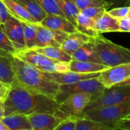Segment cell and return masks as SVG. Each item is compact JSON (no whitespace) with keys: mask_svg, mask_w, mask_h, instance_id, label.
<instances>
[{"mask_svg":"<svg viewBox=\"0 0 130 130\" xmlns=\"http://www.w3.org/2000/svg\"><path fill=\"white\" fill-rule=\"evenodd\" d=\"M96 30L99 34L120 32V27L117 19L110 16L107 11L95 21Z\"/></svg>","mask_w":130,"mask_h":130,"instance_id":"19","label":"cell"},{"mask_svg":"<svg viewBox=\"0 0 130 130\" xmlns=\"http://www.w3.org/2000/svg\"><path fill=\"white\" fill-rule=\"evenodd\" d=\"M2 122L9 130H32L28 117L22 113H13L5 116Z\"/></svg>","mask_w":130,"mask_h":130,"instance_id":"17","label":"cell"},{"mask_svg":"<svg viewBox=\"0 0 130 130\" xmlns=\"http://www.w3.org/2000/svg\"><path fill=\"white\" fill-rule=\"evenodd\" d=\"M4 116L13 113L25 115L34 113H49L54 114L59 104L44 94L30 91L17 81L10 86L3 101Z\"/></svg>","mask_w":130,"mask_h":130,"instance_id":"1","label":"cell"},{"mask_svg":"<svg viewBox=\"0 0 130 130\" xmlns=\"http://www.w3.org/2000/svg\"><path fill=\"white\" fill-rule=\"evenodd\" d=\"M0 130H9L5 126V124L2 122V120H0Z\"/></svg>","mask_w":130,"mask_h":130,"instance_id":"42","label":"cell"},{"mask_svg":"<svg viewBox=\"0 0 130 130\" xmlns=\"http://www.w3.org/2000/svg\"><path fill=\"white\" fill-rule=\"evenodd\" d=\"M129 11V6L116 7L111 10H107V13L116 19H120L128 16Z\"/></svg>","mask_w":130,"mask_h":130,"instance_id":"32","label":"cell"},{"mask_svg":"<svg viewBox=\"0 0 130 130\" xmlns=\"http://www.w3.org/2000/svg\"><path fill=\"white\" fill-rule=\"evenodd\" d=\"M127 118H129V119H130V114H129V116H128V117H127Z\"/></svg>","mask_w":130,"mask_h":130,"instance_id":"47","label":"cell"},{"mask_svg":"<svg viewBox=\"0 0 130 130\" xmlns=\"http://www.w3.org/2000/svg\"><path fill=\"white\" fill-rule=\"evenodd\" d=\"M0 56H7V57H11L13 55L11 54V53H9L7 51H5V50L0 49Z\"/></svg>","mask_w":130,"mask_h":130,"instance_id":"40","label":"cell"},{"mask_svg":"<svg viewBox=\"0 0 130 130\" xmlns=\"http://www.w3.org/2000/svg\"><path fill=\"white\" fill-rule=\"evenodd\" d=\"M90 42L102 64L113 67L130 63V50L105 38L102 34L91 37Z\"/></svg>","mask_w":130,"mask_h":130,"instance_id":"3","label":"cell"},{"mask_svg":"<svg viewBox=\"0 0 130 130\" xmlns=\"http://www.w3.org/2000/svg\"><path fill=\"white\" fill-rule=\"evenodd\" d=\"M2 24V21H1V20H0V25H1Z\"/></svg>","mask_w":130,"mask_h":130,"instance_id":"48","label":"cell"},{"mask_svg":"<svg viewBox=\"0 0 130 130\" xmlns=\"http://www.w3.org/2000/svg\"><path fill=\"white\" fill-rule=\"evenodd\" d=\"M104 89V86L98 78L86 79L70 85H60L58 92L55 97V101L60 104L69 95L75 93H88L91 94L93 99H94L98 97Z\"/></svg>","mask_w":130,"mask_h":130,"instance_id":"6","label":"cell"},{"mask_svg":"<svg viewBox=\"0 0 130 130\" xmlns=\"http://www.w3.org/2000/svg\"><path fill=\"white\" fill-rule=\"evenodd\" d=\"M76 130H118L103 123L79 117L77 120Z\"/></svg>","mask_w":130,"mask_h":130,"instance_id":"27","label":"cell"},{"mask_svg":"<svg viewBox=\"0 0 130 130\" xmlns=\"http://www.w3.org/2000/svg\"><path fill=\"white\" fill-rule=\"evenodd\" d=\"M130 77V63L122 64L100 72L98 79L105 88H110L124 82Z\"/></svg>","mask_w":130,"mask_h":130,"instance_id":"9","label":"cell"},{"mask_svg":"<svg viewBox=\"0 0 130 130\" xmlns=\"http://www.w3.org/2000/svg\"><path fill=\"white\" fill-rule=\"evenodd\" d=\"M92 99V95L88 93L72 94L59 104L54 115L64 120L70 117L79 118Z\"/></svg>","mask_w":130,"mask_h":130,"instance_id":"7","label":"cell"},{"mask_svg":"<svg viewBox=\"0 0 130 130\" xmlns=\"http://www.w3.org/2000/svg\"><path fill=\"white\" fill-rule=\"evenodd\" d=\"M71 58L73 60L77 61H86V62H91L95 63L102 64L100 59L97 56V53H95L90 42L85 43L77 50H76L72 55Z\"/></svg>","mask_w":130,"mask_h":130,"instance_id":"20","label":"cell"},{"mask_svg":"<svg viewBox=\"0 0 130 130\" xmlns=\"http://www.w3.org/2000/svg\"><path fill=\"white\" fill-rule=\"evenodd\" d=\"M35 50L47 57L58 62H70L72 60L71 56L66 53L61 47L57 46H45L41 48H36Z\"/></svg>","mask_w":130,"mask_h":130,"instance_id":"21","label":"cell"},{"mask_svg":"<svg viewBox=\"0 0 130 130\" xmlns=\"http://www.w3.org/2000/svg\"><path fill=\"white\" fill-rule=\"evenodd\" d=\"M78 10L80 11L91 7H104L107 10L113 6L112 3L105 0H72Z\"/></svg>","mask_w":130,"mask_h":130,"instance_id":"28","label":"cell"},{"mask_svg":"<svg viewBox=\"0 0 130 130\" xmlns=\"http://www.w3.org/2000/svg\"><path fill=\"white\" fill-rule=\"evenodd\" d=\"M64 16L75 27L77 26V17L80 11L72 0H56Z\"/></svg>","mask_w":130,"mask_h":130,"instance_id":"24","label":"cell"},{"mask_svg":"<svg viewBox=\"0 0 130 130\" xmlns=\"http://www.w3.org/2000/svg\"><path fill=\"white\" fill-rule=\"evenodd\" d=\"M9 17H11V15L8 14L7 8H5L3 2L0 0V20L2 23L3 24Z\"/></svg>","mask_w":130,"mask_h":130,"instance_id":"36","label":"cell"},{"mask_svg":"<svg viewBox=\"0 0 130 130\" xmlns=\"http://www.w3.org/2000/svg\"><path fill=\"white\" fill-rule=\"evenodd\" d=\"M11 61L13 72L19 85L30 91L55 100L60 85L48 78L44 72L14 55L11 57Z\"/></svg>","mask_w":130,"mask_h":130,"instance_id":"2","label":"cell"},{"mask_svg":"<svg viewBox=\"0 0 130 130\" xmlns=\"http://www.w3.org/2000/svg\"><path fill=\"white\" fill-rule=\"evenodd\" d=\"M115 129L118 130H130V119L126 118L118 121L115 125Z\"/></svg>","mask_w":130,"mask_h":130,"instance_id":"35","label":"cell"},{"mask_svg":"<svg viewBox=\"0 0 130 130\" xmlns=\"http://www.w3.org/2000/svg\"><path fill=\"white\" fill-rule=\"evenodd\" d=\"M2 25L6 35L12 43L16 51L25 50V43L22 23L11 16L2 24Z\"/></svg>","mask_w":130,"mask_h":130,"instance_id":"11","label":"cell"},{"mask_svg":"<svg viewBox=\"0 0 130 130\" xmlns=\"http://www.w3.org/2000/svg\"><path fill=\"white\" fill-rule=\"evenodd\" d=\"M129 114L130 103H128L103 106L84 110L80 117L115 128V125L118 121L127 118Z\"/></svg>","mask_w":130,"mask_h":130,"instance_id":"4","label":"cell"},{"mask_svg":"<svg viewBox=\"0 0 130 130\" xmlns=\"http://www.w3.org/2000/svg\"><path fill=\"white\" fill-rule=\"evenodd\" d=\"M0 49L7 51L12 55H15L17 52L12 43L6 35L2 24L0 25Z\"/></svg>","mask_w":130,"mask_h":130,"instance_id":"30","label":"cell"},{"mask_svg":"<svg viewBox=\"0 0 130 130\" xmlns=\"http://www.w3.org/2000/svg\"><path fill=\"white\" fill-rule=\"evenodd\" d=\"M6 93H7V91H1V90H0V98H5V95H6Z\"/></svg>","mask_w":130,"mask_h":130,"instance_id":"43","label":"cell"},{"mask_svg":"<svg viewBox=\"0 0 130 130\" xmlns=\"http://www.w3.org/2000/svg\"><path fill=\"white\" fill-rule=\"evenodd\" d=\"M123 85H130V77L129 78H127L126 80H125L124 82L116 85V86H123Z\"/></svg>","mask_w":130,"mask_h":130,"instance_id":"41","label":"cell"},{"mask_svg":"<svg viewBox=\"0 0 130 130\" xmlns=\"http://www.w3.org/2000/svg\"><path fill=\"white\" fill-rule=\"evenodd\" d=\"M69 68H70V71L74 72L96 73V72H101L110 67L103 64L86 62V61H77V60L72 59L69 62Z\"/></svg>","mask_w":130,"mask_h":130,"instance_id":"18","label":"cell"},{"mask_svg":"<svg viewBox=\"0 0 130 130\" xmlns=\"http://www.w3.org/2000/svg\"><path fill=\"white\" fill-rule=\"evenodd\" d=\"M21 3L25 8L29 12V14L37 21L38 23H41V21L45 18L48 14L38 3L36 0H17Z\"/></svg>","mask_w":130,"mask_h":130,"instance_id":"25","label":"cell"},{"mask_svg":"<svg viewBox=\"0 0 130 130\" xmlns=\"http://www.w3.org/2000/svg\"><path fill=\"white\" fill-rule=\"evenodd\" d=\"M100 72L96 73H78L71 71L63 73H48L44 72L46 77L58 85H70L80 81L98 78Z\"/></svg>","mask_w":130,"mask_h":130,"instance_id":"13","label":"cell"},{"mask_svg":"<svg viewBox=\"0 0 130 130\" xmlns=\"http://www.w3.org/2000/svg\"><path fill=\"white\" fill-rule=\"evenodd\" d=\"M3 100H4V98H0V101H3Z\"/></svg>","mask_w":130,"mask_h":130,"instance_id":"46","label":"cell"},{"mask_svg":"<svg viewBox=\"0 0 130 130\" xmlns=\"http://www.w3.org/2000/svg\"><path fill=\"white\" fill-rule=\"evenodd\" d=\"M90 38L91 37H89L79 31L68 34L67 37L61 43V48L71 56L83 45L88 43Z\"/></svg>","mask_w":130,"mask_h":130,"instance_id":"16","label":"cell"},{"mask_svg":"<svg viewBox=\"0 0 130 130\" xmlns=\"http://www.w3.org/2000/svg\"><path fill=\"white\" fill-rule=\"evenodd\" d=\"M128 17L130 18V6H129V14H128Z\"/></svg>","mask_w":130,"mask_h":130,"instance_id":"45","label":"cell"},{"mask_svg":"<svg viewBox=\"0 0 130 130\" xmlns=\"http://www.w3.org/2000/svg\"><path fill=\"white\" fill-rule=\"evenodd\" d=\"M41 26L54 30L71 34L77 31L76 27L65 17L57 14H48L41 23Z\"/></svg>","mask_w":130,"mask_h":130,"instance_id":"14","label":"cell"},{"mask_svg":"<svg viewBox=\"0 0 130 130\" xmlns=\"http://www.w3.org/2000/svg\"><path fill=\"white\" fill-rule=\"evenodd\" d=\"M4 101V100H3ZM3 101H0V120L5 117L4 116V107H3Z\"/></svg>","mask_w":130,"mask_h":130,"instance_id":"39","label":"cell"},{"mask_svg":"<svg viewBox=\"0 0 130 130\" xmlns=\"http://www.w3.org/2000/svg\"><path fill=\"white\" fill-rule=\"evenodd\" d=\"M67 35L68 34L67 33L47 28L41 26L38 23L37 24L36 48L45 46L61 47V43L64 42Z\"/></svg>","mask_w":130,"mask_h":130,"instance_id":"10","label":"cell"},{"mask_svg":"<svg viewBox=\"0 0 130 130\" xmlns=\"http://www.w3.org/2000/svg\"><path fill=\"white\" fill-rule=\"evenodd\" d=\"M5 5L8 14L21 22L38 24L37 21L29 14L25 7L17 0H1Z\"/></svg>","mask_w":130,"mask_h":130,"instance_id":"15","label":"cell"},{"mask_svg":"<svg viewBox=\"0 0 130 130\" xmlns=\"http://www.w3.org/2000/svg\"><path fill=\"white\" fill-rule=\"evenodd\" d=\"M0 80L8 86H11L16 82L12 70L11 57L0 56Z\"/></svg>","mask_w":130,"mask_h":130,"instance_id":"22","label":"cell"},{"mask_svg":"<svg viewBox=\"0 0 130 130\" xmlns=\"http://www.w3.org/2000/svg\"><path fill=\"white\" fill-rule=\"evenodd\" d=\"M36 1L48 14H57V15L64 16L56 0H36Z\"/></svg>","mask_w":130,"mask_h":130,"instance_id":"29","label":"cell"},{"mask_svg":"<svg viewBox=\"0 0 130 130\" xmlns=\"http://www.w3.org/2000/svg\"><path fill=\"white\" fill-rule=\"evenodd\" d=\"M21 23L23 26L25 50H34L36 48L37 24L27 23V22H21Z\"/></svg>","mask_w":130,"mask_h":130,"instance_id":"26","label":"cell"},{"mask_svg":"<svg viewBox=\"0 0 130 130\" xmlns=\"http://www.w3.org/2000/svg\"><path fill=\"white\" fill-rule=\"evenodd\" d=\"M76 28L77 31L91 37H96L100 34L96 30L95 21L93 19L84 16L80 12H79L77 17Z\"/></svg>","mask_w":130,"mask_h":130,"instance_id":"23","label":"cell"},{"mask_svg":"<svg viewBox=\"0 0 130 130\" xmlns=\"http://www.w3.org/2000/svg\"><path fill=\"white\" fill-rule=\"evenodd\" d=\"M127 6H130V0H128V2H127Z\"/></svg>","mask_w":130,"mask_h":130,"instance_id":"44","label":"cell"},{"mask_svg":"<svg viewBox=\"0 0 130 130\" xmlns=\"http://www.w3.org/2000/svg\"><path fill=\"white\" fill-rule=\"evenodd\" d=\"M128 103H130V85L113 86L110 88H105L98 97L89 103L84 110Z\"/></svg>","mask_w":130,"mask_h":130,"instance_id":"8","label":"cell"},{"mask_svg":"<svg viewBox=\"0 0 130 130\" xmlns=\"http://www.w3.org/2000/svg\"><path fill=\"white\" fill-rule=\"evenodd\" d=\"M10 88V86H8V85L5 84L2 82H0V90L1 91H8V88Z\"/></svg>","mask_w":130,"mask_h":130,"instance_id":"38","label":"cell"},{"mask_svg":"<svg viewBox=\"0 0 130 130\" xmlns=\"http://www.w3.org/2000/svg\"><path fill=\"white\" fill-rule=\"evenodd\" d=\"M119 27H120V32H129L130 33V18L126 16L125 18L117 19Z\"/></svg>","mask_w":130,"mask_h":130,"instance_id":"34","label":"cell"},{"mask_svg":"<svg viewBox=\"0 0 130 130\" xmlns=\"http://www.w3.org/2000/svg\"><path fill=\"white\" fill-rule=\"evenodd\" d=\"M14 56L44 72L63 73L70 71L69 62L55 61L37 52L35 50L18 51Z\"/></svg>","mask_w":130,"mask_h":130,"instance_id":"5","label":"cell"},{"mask_svg":"<svg viewBox=\"0 0 130 130\" xmlns=\"http://www.w3.org/2000/svg\"><path fill=\"white\" fill-rule=\"evenodd\" d=\"M77 118L70 117L64 119L54 130H76Z\"/></svg>","mask_w":130,"mask_h":130,"instance_id":"33","label":"cell"},{"mask_svg":"<svg viewBox=\"0 0 130 130\" xmlns=\"http://www.w3.org/2000/svg\"><path fill=\"white\" fill-rule=\"evenodd\" d=\"M27 116L32 130H54L64 120L49 113H34Z\"/></svg>","mask_w":130,"mask_h":130,"instance_id":"12","label":"cell"},{"mask_svg":"<svg viewBox=\"0 0 130 130\" xmlns=\"http://www.w3.org/2000/svg\"><path fill=\"white\" fill-rule=\"evenodd\" d=\"M107 11V9L104 7H91L85 8L80 12L84 16L96 21L100 17H101Z\"/></svg>","mask_w":130,"mask_h":130,"instance_id":"31","label":"cell"},{"mask_svg":"<svg viewBox=\"0 0 130 130\" xmlns=\"http://www.w3.org/2000/svg\"><path fill=\"white\" fill-rule=\"evenodd\" d=\"M0 82H2V81H1V80H0Z\"/></svg>","mask_w":130,"mask_h":130,"instance_id":"49","label":"cell"},{"mask_svg":"<svg viewBox=\"0 0 130 130\" xmlns=\"http://www.w3.org/2000/svg\"><path fill=\"white\" fill-rule=\"evenodd\" d=\"M105 1L112 3L113 6L114 5L117 7L127 6V2H128V0H105Z\"/></svg>","mask_w":130,"mask_h":130,"instance_id":"37","label":"cell"}]
</instances>
